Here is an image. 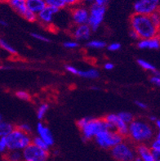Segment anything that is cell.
<instances>
[{"instance_id":"17","label":"cell","mask_w":160,"mask_h":161,"mask_svg":"<svg viewBox=\"0 0 160 161\" xmlns=\"http://www.w3.org/2000/svg\"><path fill=\"white\" fill-rule=\"evenodd\" d=\"M8 5L20 16H24V15L28 11L25 1L24 0H7Z\"/></svg>"},{"instance_id":"28","label":"cell","mask_w":160,"mask_h":161,"mask_svg":"<svg viewBox=\"0 0 160 161\" xmlns=\"http://www.w3.org/2000/svg\"><path fill=\"white\" fill-rule=\"evenodd\" d=\"M117 114L122 120L125 122L126 124H128V125H129L130 123L135 119L133 114H132L131 112H128V111H122V112L117 113Z\"/></svg>"},{"instance_id":"38","label":"cell","mask_w":160,"mask_h":161,"mask_svg":"<svg viewBox=\"0 0 160 161\" xmlns=\"http://www.w3.org/2000/svg\"><path fill=\"white\" fill-rule=\"evenodd\" d=\"M65 69L68 73H69L70 75H77L78 72H79V69L72 65H65Z\"/></svg>"},{"instance_id":"16","label":"cell","mask_w":160,"mask_h":161,"mask_svg":"<svg viewBox=\"0 0 160 161\" xmlns=\"http://www.w3.org/2000/svg\"><path fill=\"white\" fill-rule=\"evenodd\" d=\"M136 156L143 161H154L152 156V150L148 144H138L136 145Z\"/></svg>"},{"instance_id":"8","label":"cell","mask_w":160,"mask_h":161,"mask_svg":"<svg viewBox=\"0 0 160 161\" xmlns=\"http://www.w3.org/2000/svg\"><path fill=\"white\" fill-rule=\"evenodd\" d=\"M23 161H47L50 157L48 151L41 149L31 143L22 151Z\"/></svg>"},{"instance_id":"7","label":"cell","mask_w":160,"mask_h":161,"mask_svg":"<svg viewBox=\"0 0 160 161\" xmlns=\"http://www.w3.org/2000/svg\"><path fill=\"white\" fill-rule=\"evenodd\" d=\"M106 7L98 6L93 4L89 8V16L87 25L91 29L92 32H96L102 26V23L106 16Z\"/></svg>"},{"instance_id":"57","label":"cell","mask_w":160,"mask_h":161,"mask_svg":"<svg viewBox=\"0 0 160 161\" xmlns=\"http://www.w3.org/2000/svg\"><path fill=\"white\" fill-rule=\"evenodd\" d=\"M159 49H160V48H159Z\"/></svg>"},{"instance_id":"25","label":"cell","mask_w":160,"mask_h":161,"mask_svg":"<svg viewBox=\"0 0 160 161\" xmlns=\"http://www.w3.org/2000/svg\"><path fill=\"white\" fill-rule=\"evenodd\" d=\"M31 143L34 144L35 146H36L37 147H39V148L45 150V151H50V147H49V146L43 141V139L40 138L37 135L36 136H32V142H31Z\"/></svg>"},{"instance_id":"47","label":"cell","mask_w":160,"mask_h":161,"mask_svg":"<svg viewBox=\"0 0 160 161\" xmlns=\"http://www.w3.org/2000/svg\"><path fill=\"white\" fill-rule=\"evenodd\" d=\"M129 35H130V37H131V38H132V39H133V40H136V41L139 40V37H138L137 34H136V33L135 32V31H132V30H130Z\"/></svg>"},{"instance_id":"50","label":"cell","mask_w":160,"mask_h":161,"mask_svg":"<svg viewBox=\"0 0 160 161\" xmlns=\"http://www.w3.org/2000/svg\"><path fill=\"white\" fill-rule=\"evenodd\" d=\"M156 37H157V38H158V40L160 41V26L158 27V31H157Z\"/></svg>"},{"instance_id":"53","label":"cell","mask_w":160,"mask_h":161,"mask_svg":"<svg viewBox=\"0 0 160 161\" xmlns=\"http://www.w3.org/2000/svg\"><path fill=\"white\" fill-rule=\"evenodd\" d=\"M7 2V0H0V3H4Z\"/></svg>"},{"instance_id":"49","label":"cell","mask_w":160,"mask_h":161,"mask_svg":"<svg viewBox=\"0 0 160 161\" xmlns=\"http://www.w3.org/2000/svg\"><path fill=\"white\" fill-rule=\"evenodd\" d=\"M157 119H157V117L154 116V115H150V116L149 117V121H150V122L154 123L155 121L157 120Z\"/></svg>"},{"instance_id":"52","label":"cell","mask_w":160,"mask_h":161,"mask_svg":"<svg viewBox=\"0 0 160 161\" xmlns=\"http://www.w3.org/2000/svg\"><path fill=\"white\" fill-rule=\"evenodd\" d=\"M2 120H3V116L1 115V114H0V122H1Z\"/></svg>"},{"instance_id":"44","label":"cell","mask_w":160,"mask_h":161,"mask_svg":"<svg viewBox=\"0 0 160 161\" xmlns=\"http://www.w3.org/2000/svg\"><path fill=\"white\" fill-rule=\"evenodd\" d=\"M80 3L83 4V6L87 7V8H89L90 7H91L94 4L93 0H82Z\"/></svg>"},{"instance_id":"3","label":"cell","mask_w":160,"mask_h":161,"mask_svg":"<svg viewBox=\"0 0 160 161\" xmlns=\"http://www.w3.org/2000/svg\"><path fill=\"white\" fill-rule=\"evenodd\" d=\"M131 30L137 34L139 39L156 37L158 27L155 26L150 16L133 13L130 17Z\"/></svg>"},{"instance_id":"36","label":"cell","mask_w":160,"mask_h":161,"mask_svg":"<svg viewBox=\"0 0 160 161\" xmlns=\"http://www.w3.org/2000/svg\"><path fill=\"white\" fill-rule=\"evenodd\" d=\"M122 47L121 43H118V42H113V43H110L109 44H107L106 46V48H107L108 51L109 52H118L119 51Z\"/></svg>"},{"instance_id":"35","label":"cell","mask_w":160,"mask_h":161,"mask_svg":"<svg viewBox=\"0 0 160 161\" xmlns=\"http://www.w3.org/2000/svg\"><path fill=\"white\" fill-rule=\"evenodd\" d=\"M23 18L25 20H26L29 22H36L37 21V15L35 14L34 12H30V10H28L26 12V13L24 15Z\"/></svg>"},{"instance_id":"15","label":"cell","mask_w":160,"mask_h":161,"mask_svg":"<svg viewBox=\"0 0 160 161\" xmlns=\"http://www.w3.org/2000/svg\"><path fill=\"white\" fill-rule=\"evenodd\" d=\"M136 47L141 50H158L160 48V41L157 37L139 39L136 41Z\"/></svg>"},{"instance_id":"32","label":"cell","mask_w":160,"mask_h":161,"mask_svg":"<svg viewBox=\"0 0 160 161\" xmlns=\"http://www.w3.org/2000/svg\"><path fill=\"white\" fill-rule=\"evenodd\" d=\"M150 17L155 26H160V8L150 15Z\"/></svg>"},{"instance_id":"40","label":"cell","mask_w":160,"mask_h":161,"mask_svg":"<svg viewBox=\"0 0 160 161\" xmlns=\"http://www.w3.org/2000/svg\"><path fill=\"white\" fill-rule=\"evenodd\" d=\"M63 1L65 3V7L69 8H73V7L76 6V5L79 4L80 2H81L80 0H63Z\"/></svg>"},{"instance_id":"5","label":"cell","mask_w":160,"mask_h":161,"mask_svg":"<svg viewBox=\"0 0 160 161\" xmlns=\"http://www.w3.org/2000/svg\"><path fill=\"white\" fill-rule=\"evenodd\" d=\"M109 151L116 161H133L136 157V147L128 138H124Z\"/></svg>"},{"instance_id":"20","label":"cell","mask_w":160,"mask_h":161,"mask_svg":"<svg viewBox=\"0 0 160 161\" xmlns=\"http://www.w3.org/2000/svg\"><path fill=\"white\" fill-rule=\"evenodd\" d=\"M107 46L106 41L102 39H89L86 43V47L92 50H102Z\"/></svg>"},{"instance_id":"26","label":"cell","mask_w":160,"mask_h":161,"mask_svg":"<svg viewBox=\"0 0 160 161\" xmlns=\"http://www.w3.org/2000/svg\"><path fill=\"white\" fill-rule=\"evenodd\" d=\"M137 64L140 65V67L142 68L144 70L146 71L152 72V73H155L156 72V68L153 64H151L149 61H146L144 59H138Z\"/></svg>"},{"instance_id":"48","label":"cell","mask_w":160,"mask_h":161,"mask_svg":"<svg viewBox=\"0 0 160 161\" xmlns=\"http://www.w3.org/2000/svg\"><path fill=\"white\" fill-rule=\"evenodd\" d=\"M8 25V24L6 20L0 19V28H4V27H7Z\"/></svg>"},{"instance_id":"29","label":"cell","mask_w":160,"mask_h":161,"mask_svg":"<svg viewBox=\"0 0 160 161\" xmlns=\"http://www.w3.org/2000/svg\"><path fill=\"white\" fill-rule=\"evenodd\" d=\"M15 95H16V97L21 101L30 102V101L31 100L30 94L27 91H25V90H19V91H16Z\"/></svg>"},{"instance_id":"27","label":"cell","mask_w":160,"mask_h":161,"mask_svg":"<svg viewBox=\"0 0 160 161\" xmlns=\"http://www.w3.org/2000/svg\"><path fill=\"white\" fill-rule=\"evenodd\" d=\"M45 3L47 7L56 8V9H58L59 11L66 8L63 0H45Z\"/></svg>"},{"instance_id":"30","label":"cell","mask_w":160,"mask_h":161,"mask_svg":"<svg viewBox=\"0 0 160 161\" xmlns=\"http://www.w3.org/2000/svg\"><path fill=\"white\" fill-rule=\"evenodd\" d=\"M63 47L66 49H69V50H74L79 47V43L74 39L67 40L63 43Z\"/></svg>"},{"instance_id":"23","label":"cell","mask_w":160,"mask_h":161,"mask_svg":"<svg viewBox=\"0 0 160 161\" xmlns=\"http://www.w3.org/2000/svg\"><path fill=\"white\" fill-rule=\"evenodd\" d=\"M49 108H50V106H49V105L47 104V103H46V102L40 103V104L38 106V108H37L36 110V115L39 120H43V119L45 118L46 114L48 112Z\"/></svg>"},{"instance_id":"24","label":"cell","mask_w":160,"mask_h":161,"mask_svg":"<svg viewBox=\"0 0 160 161\" xmlns=\"http://www.w3.org/2000/svg\"><path fill=\"white\" fill-rule=\"evenodd\" d=\"M0 48L12 56H16L17 54L16 48L8 43V41L2 39V38H0Z\"/></svg>"},{"instance_id":"22","label":"cell","mask_w":160,"mask_h":161,"mask_svg":"<svg viewBox=\"0 0 160 161\" xmlns=\"http://www.w3.org/2000/svg\"><path fill=\"white\" fill-rule=\"evenodd\" d=\"M15 125L8 121L2 120L0 122V137H7L15 129Z\"/></svg>"},{"instance_id":"51","label":"cell","mask_w":160,"mask_h":161,"mask_svg":"<svg viewBox=\"0 0 160 161\" xmlns=\"http://www.w3.org/2000/svg\"><path fill=\"white\" fill-rule=\"evenodd\" d=\"M133 161H143V160H142L141 159H140L139 157H137V156H136V157L135 158V159H134Z\"/></svg>"},{"instance_id":"41","label":"cell","mask_w":160,"mask_h":161,"mask_svg":"<svg viewBox=\"0 0 160 161\" xmlns=\"http://www.w3.org/2000/svg\"><path fill=\"white\" fill-rule=\"evenodd\" d=\"M94 4L96 5H98V6H102V7H106L109 3V0H93Z\"/></svg>"},{"instance_id":"34","label":"cell","mask_w":160,"mask_h":161,"mask_svg":"<svg viewBox=\"0 0 160 161\" xmlns=\"http://www.w3.org/2000/svg\"><path fill=\"white\" fill-rule=\"evenodd\" d=\"M16 128H18L19 129H20L21 131L25 132V133H29V134H32L33 133V129L31 125L28 123H21L20 125H16Z\"/></svg>"},{"instance_id":"39","label":"cell","mask_w":160,"mask_h":161,"mask_svg":"<svg viewBox=\"0 0 160 161\" xmlns=\"http://www.w3.org/2000/svg\"><path fill=\"white\" fill-rule=\"evenodd\" d=\"M8 151V148H7L6 142L4 137H0V155H4Z\"/></svg>"},{"instance_id":"37","label":"cell","mask_w":160,"mask_h":161,"mask_svg":"<svg viewBox=\"0 0 160 161\" xmlns=\"http://www.w3.org/2000/svg\"><path fill=\"white\" fill-rule=\"evenodd\" d=\"M150 82L154 86L160 87V74H157L156 72L154 73V75L150 76Z\"/></svg>"},{"instance_id":"4","label":"cell","mask_w":160,"mask_h":161,"mask_svg":"<svg viewBox=\"0 0 160 161\" xmlns=\"http://www.w3.org/2000/svg\"><path fill=\"white\" fill-rule=\"evenodd\" d=\"M4 139L6 142L8 151H22L31 144L32 135L25 133L15 127V129L7 137H4Z\"/></svg>"},{"instance_id":"33","label":"cell","mask_w":160,"mask_h":161,"mask_svg":"<svg viewBox=\"0 0 160 161\" xmlns=\"http://www.w3.org/2000/svg\"><path fill=\"white\" fill-rule=\"evenodd\" d=\"M150 147L152 151H160V137H154L150 141Z\"/></svg>"},{"instance_id":"54","label":"cell","mask_w":160,"mask_h":161,"mask_svg":"<svg viewBox=\"0 0 160 161\" xmlns=\"http://www.w3.org/2000/svg\"><path fill=\"white\" fill-rule=\"evenodd\" d=\"M0 161H3V159H0Z\"/></svg>"},{"instance_id":"9","label":"cell","mask_w":160,"mask_h":161,"mask_svg":"<svg viewBox=\"0 0 160 161\" xmlns=\"http://www.w3.org/2000/svg\"><path fill=\"white\" fill-rule=\"evenodd\" d=\"M104 119L107 122L109 129L116 131L118 133L121 135L122 137L127 138L128 133V125L122 120L119 117L118 114L110 113V114H106Z\"/></svg>"},{"instance_id":"46","label":"cell","mask_w":160,"mask_h":161,"mask_svg":"<svg viewBox=\"0 0 160 161\" xmlns=\"http://www.w3.org/2000/svg\"><path fill=\"white\" fill-rule=\"evenodd\" d=\"M154 125H155V129H156V136L160 137V119H157L154 122Z\"/></svg>"},{"instance_id":"10","label":"cell","mask_w":160,"mask_h":161,"mask_svg":"<svg viewBox=\"0 0 160 161\" xmlns=\"http://www.w3.org/2000/svg\"><path fill=\"white\" fill-rule=\"evenodd\" d=\"M160 8V0H137L133 5L134 13L150 16Z\"/></svg>"},{"instance_id":"13","label":"cell","mask_w":160,"mask_h":161,"mask_svg":"<svg viewBox=\"0 0 160 161\" xmlns=\"http://www.w3.org/2000/svg\"><path fill=\"white\" fill-rule=\"evenodd\" d=\"M60 11L56 8L46 6L44 9L37 15V21L43 27L48 28L52 25L55 16Z\"/></svg>"},{"instance_id":"2","label":"cell","mask_w":160,"mask_h":161,"mask_svg":"<svg viewBox=\"0 0 160 161\" xmlns=\"http://www.w3.org/2000/svg\"><path fill=\"white\" fill-rule=\"evenodd\" d=\"M83 141L89 142L102 131L109 129L107 122L104 118H91L83 117L76 123Z\"/></svg>"},{"instance_id":"55","label":"cell","mask_w":160,"mask_h":161,"mask_svg":"<svg viewBox=\"0 0 160 161\" xmlns=\"http://www.w3.org/2000/svg\"><path fill=\"white\" fill-rule=\"evenodd\" d=\"M24 1H26V0H24Z\"/></svg>"},{"instance_id":"43","label":"cell","mask_w":160,"mask_h":161,"mask_svg":"<svg viewBox=\"0 0 160 161\" xmlns=\"http://www.w3.org/2000/svg\"><path fill=\"white\" fill-rule=\"evenodd\" d=\"M103 68L106 69V70L109 71V70L113 69V68H114V64L112 63V62H109V61H107V62H106V63L104 64Z\"/></svg>"},{"instance_id":"45","label":"cell","mask_w":160,"mask_h":161,"mask_svg":"<svg viewBox=\"0 0 160 161\" xmlns=\"http://www.w3.org/2000/svg\"><path fill=\"white\" fill-rule=\"evenodd\" d=\"M152 156L154 161H160V151H152Z\"/></svg>"},{"instance_id":"31","label":"cell","mask_w":160,"mask_h":161,"mask_svg":"<svg viewBox=\"0 0 160 161\" xmlns=\"http://www.w3.org/2000/svg\"><path fill=\"white\" fill-rule=\"evenodd\" d=\"M30 35H31V37H32V38H34L35 39L41 41V42H43V43H49V42L51 41L48 37H47L46 35H43V34H40V33H36V32L31 33Z\"/></svg>"},{"instance_id":"6","label":"cell","mask_w":160,"mask_h":161,"mask_svg":"<svg viewBox=\"0 0 160 161\" xmlns=\"http://www.w3.org/2000/svg\"><path fill=\"white\" fill-rule=\"evenodd\" d=\"M124 137L119 133L112 129H106L98 133L93 139L95 143L100 148L104 150H110L121 142Z\"/></svg>"},{"instance_id":"42","label":"cell","mask_w":160,"mask_h":161,"mask_svg":"<svg viewBox=\"0 0 160 161\" xmlns=\"http://www.w3.org/2000/svg\"><path fill=\"white\" fill-rule=\"evenodd\" d=\"M135 104L137 106L138 108L141 109V110H146L148 108V106L146 103H145L144 102H141V101H136L135 102Z\"/></svg>"},{"instance_id":"19","label":"cell","mask_w":160,"mask_h":161,"mask_svg":"<svg viewBox=\"0 0 160 161\" xmlns=\"http://www.w3.org/2000/svg\"><path fill=\"white\" fill-rule=\"evenodd\" d=\"M77 75L87 80H97L100 77V72L94 68L88 69H79Z\"/></svg>"},{"instance_id":"11","label":"cell","mask_w":160,"mask_h":161,"mask_svg":"<svg viewBox=\"0 0 160 161\" xmlns=\"http://www.w3.org/2000/svg\"><path fill=\"white\" fill-rule=\"evenodd\" d=\"M89 8L79 3L70 8V20L74 25L87 24Z\"/></svg>"},{"instance_id":"1","label":"cell","mask_w":160,"mask_h":161,"mask_svg":"<svg viewBox=\"0 0 160 161\" xmlns=\"http://www.w3.org/2000/svg\"><path fill=\"white\" fill-rule=\"evenodd\" d=\"M155 129L150 121L143 119H134L128 125L127 138L134 145L148 144L154 137Z\"/></svg>"},{"instance_id":"14","label":"cell","mask_w":160,"mask_h":161,"mask_svg":"<svg viewBox=\"0 0 160 161\" xmlns=\"http://www.w3.org/2000/svg\"><path fill=\"white\" fill-rule=\"evenodd\" d=\"M35 131H36L37 136H39L40 138L43 139V141L49 146L50 148L54 145L55 140L52 133L51 129H49L47 125H45L44 123H43L42 121L38 123L36 128H35Z\"/></svg>"},{"instance_id":"12","label":"cell","mask_w":160,"mask_h":161,"mask_svg":"<svg viewBox=\"0 0 160 161\" xmlns=\"http://www.w3.org/2000/svg\"><path fill=\"white\" fill-rule=\"evenodd\" d=\"M69 33L73 39L78 42H83L89 40L92 34V31L88 25L84 24L74 25L71 27Z\"/></svg>"},{"instance_id":"56","label":"cell","mask_w":160,"mask_h":161,"mask_svg":"<svg viewBox=\"0 0 160 161\" xmlns=\"http://www.w3.org/2000/svg\"><path fill=\"white\" fill-rule=\"evenodd\" d=\"M80 1H82V0H80Z\"/></svg>"},{"instance_id":"18","label":"cell","mask_w":160,"mask_h":161,"mask_svg":"<svg viewBox=\"0 0 160 161\" xmlns=\"http://www.w3.org/2000/svg\"><path fill=\"white\" fill-rule=\"evenodd\" d=\"M25 3H26L27 9L36 15L39 14L47 6L45 0H26Z\"/></svg>"},{"instance_id":"21","label":"cell","mask_w":160,"mask_h":161,"mask_svg":"<svg viewBox=\"0 0 160 161\" xmlns=\"http://www.w3.org/2000/svg\"><path fill=\"white\" fill-rule=\"evenodd\" d=\"M4 161H23L22 151H8L3 155Z\"/></svg>"}]
</instances>
